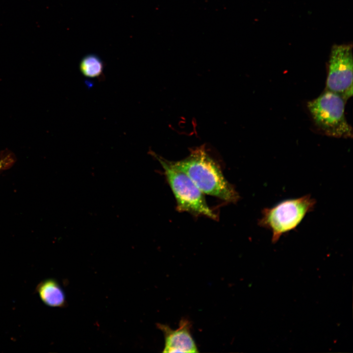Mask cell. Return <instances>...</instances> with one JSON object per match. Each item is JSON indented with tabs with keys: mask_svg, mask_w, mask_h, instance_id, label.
<instances>
[{
	"mask_svg": "<svg viewBox=\"0 0 353 353\" xmlns=\"http://www.w3.org/2000/svg\"><path fill=\"white\" fill-rule=\"evenodd\" d=\"M173 163L184 172L203 194L228 202H235L239 200L238 192L203 148L193 150L187 157Z\"/></svg>",
	"mask_w": 353,
	"mask_h": 353,
	"instance_id": "obj_1",
	"label": "cell"
},
{
	"mask_svg": "<svg viewBox=\"0 0 353 353\" xmlns=\"http://www.w3.org/2000/svg\"><path fill=\"white\" fill-rule=\"evenodd\" d=\"M36 290L42 302L47 305L63 307L66 305L65 293L58 282L54 279H47L41 282Z\"/></svg>",
	"mask_w": 353,
	"mask_h": 353,
	"instance_id": "obj_7",
	"label": "cell"
},
{
	"mask_svg": "<svg viewBox=\"0 0 353 353\" xmlns=\"http://www.w3.org/2000/svg\"><path fill=\"white\" fill-rule=\"evenodd\" d=\"M346 101L340 95L325 90L307 103L314 124L325 135L336 138L353 137L351 126L345 115Z\"/></svg>",
	"mask_w": 353,
	"mask_h": 353,
	"instance_id": "obj_4",
	"label": "cell"
},
{
	"mask_svg": "<svg viewBox=\"0 0 353 353\" xmlns=\"http://www.w3.org/2000/svg\"><path fill=\"white\" fill-rule=\"evenodd\" d=\"M79 68L81 74L87 78H101L103 75V62L94 54L84 56L79 63Z\"/></svg>",
	"mask_w": 353,
	"mask_h": 353,
	"instance_id": "obj_8",
	"label": "cell"
},
{
	"mask_svg": "<svg viewBox=\"0 0 353 353\" xmlns=\"http://www.w3.org/2000/svg\"><path fill=\"white\" fill-rule=\"evenodd\" d=\"M191 323L187 319L180 321L178 328L172 329L169 326L157 324V327L164 335L163 353H198L197 347L191 333Z\"/></svg>",
	"mask_w": 353,
	"mask_h": 353,
	"instance_id": "obj_6",
	"label": "cell"
},
{
	"mask_svg": "<svg viewBox=\"0 0 353 353\" xmlns=\"http://www.w3.org/2000/svg\"><path fill=\"white\" fill-rule=\"evenodd\" d=\"M151 154L159 161L166 180L172 190L176 204V209L196 216L217 219V215L208 205L203 193L191 178L173 163L154 152Z\"/></svg>",
	"mask_w": 353,
	"mask_h": 353,
	"instance_id": "obj_2",
	"label": "cell"
},
{
	"mask_svg": "<svg viewBox=\"0 0 353 353\" xmlns=\"http://www.w3.org/2000/svg\"><path fill=\"white\" fill-rule=\"evenodd\" d=\"M316 203L309 194L285 200L263 208L258 224L272 232V242L276 243L282 235L295 229L306 215L313 210Z\"/></svg>",
	"mask_w": 353,
	"mask_h": 353,
	"instance_id": "obj_3",
	"label": "cell"
},
{
	"mask_svg": "<svg viewBox=\"0 0 353 353\" xmlns=\"http://www.w3.org/2000/svg\"><path fill=\"white\" fill-rule=\"evenodd\" d=\"M14 162L13 157L11 154L3 157L0 160V172L9 168Z\"/></svg>",
	"mask_w": 353,
	"mask_h": 353,
	"instance_id": "obj_9",
	"label": "cell"
},
{
	"mask_svg": "<svg viewBox=\"0 0 353 353\" xmlns=\"http://www.w3.org/2000/svg\"><path fill=\"white\" fill-rule=\"evenodd\" d=\"M353 52L351 44L334 45L328 62L326 89L346 101L353 95Z\"/></svg>",
	"mask_w": 353,
	"mask_h": 353,
	"instance_id": "obj_5",
	"label": "cell"
}]
</instances>
